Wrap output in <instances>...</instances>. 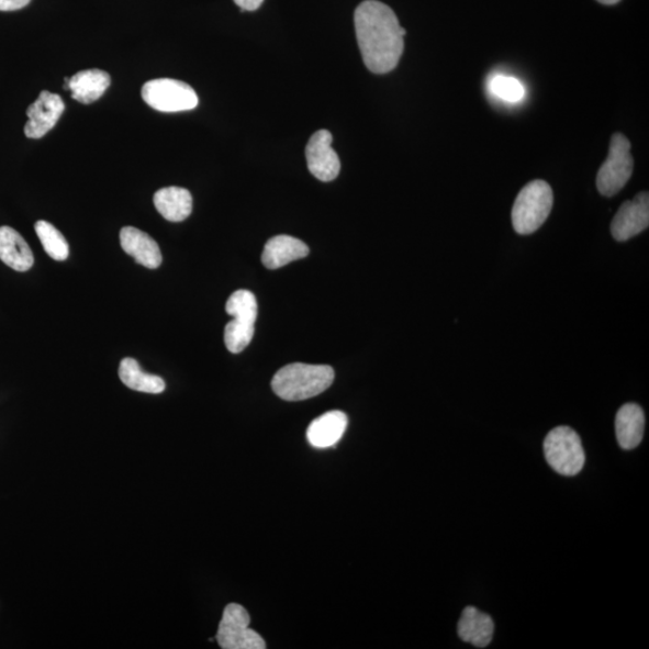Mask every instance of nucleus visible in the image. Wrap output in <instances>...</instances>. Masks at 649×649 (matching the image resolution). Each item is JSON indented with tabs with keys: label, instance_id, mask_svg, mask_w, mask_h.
Returning <instances> with one entry per match:
<instances>
[{
	"label": "nucleus",
	"instance_id": "2eb2a0df",
	"mask_svg": "<svg viewBox=\"0 0 649 649\" xmlns=\"http://www.w3.org/2000/svg\"><path fill=\"white\" fill-rule=\"evenodd\" d=\"M348 426V416L339 411L325 413L314 419L307 429V439L312 447L326 449L334 447L343 436Z\"/></svg>",
	"mask_w": 649,
	"mask_h": 649
},
{
	"label": "nucleus",
	"instance_id": "f8f14e48",
	"mask_svg": "<svg viewBox=\"0 0 649 649\" xmlns=\"http://www.w3.org/2000/svg\"><path fill=\"white\" fill-rule=\"evenodd\" d=\"M123 250L138 265L156 270L163 262L159 245L148 234L134 226H125L120 234Z\"/></svg>",
	"mask_w": 649,
	"mask_h": 649
},
{
	"label": "nucleus",
	"instance_id": "ddd939ff",
	"mask_svg": "<svg viewBox=\"0 0 649 649\" xmlns=\"http://www.w3.org/2000/svg\"><path fill=\"white\" fill-rule=\"evenodd\" d=\"M310 248L299 238L281 235L272 237L265 245L262 264L267 269L277 270L281 267L307 257Z\"/></svg>",
	"mask_w": 649,
	"mask_h": 649
},
{
	"label": "nucleus",
	"instance_id": "412c9836",
	"mask_svg": "<svg viewBox=\"0 0 649 649\" xmlns=\"http://www.w3.org/2000/svg\"><path fill=\"white\" fill-rule=\"evenodd\" d=\"M35 233L49 258L56 261H66L69 258L68 240L56 226L46 221H40L35 224Z\"/></svg>",
	"mask_w": 649,
	"mask_h": 649
},
{
	"label": "nucleus",
	"instance_id": "423d86ee",
	"mask_svg": "<svg viewBox=\"0 0 649 649\" xmlns=\"http://www.w3.org/2000/svg\"><path fill=\"white\" fill-rule=\"evenodd\" d=\"M634 171L631 144L623 134L611 138L608 157L596 176V188L606 198L620 192L629 182Z\"/></svg>",
	"mask_w": 649,
	"mask_h": 649
},
{
	"label": "nucleus",
	"instance_id": "9b49d317",
	"mask_svg": "<svg viewBox=\"0 0 649 649\" xmlns=\"http://www.w3.org/2000/svg\"><path fill=\"white\" fill-rule=\"evenodd\" d=\"M65 110L60 96L43 91L27 110L30 121L24 126L25 136L42 138L54 128Z\"/></svg>",
	"mask_w": 649,
	"mask_h": 649
},
{
	"label": "nucleus",
	"instance_id": "b1692460",
	"mask_svg": "<svg viewBox=\"0 0 649 649\" xmlns=\"http://www.w3.org/2000/svg\"><path fill=\"white\" fill-rule=\"evenodd\" d=\"M234 2L242 11H256L261 7L264 0H234Z\"/></svg>",
	"mask_w": 649,
	"mask_h": 649
},
{
	"label": "nucleus",
	"instance_id": "dca6fc26",
	"mask_svg": "<svg viewBox=\"0 0 649 649\" xmlns=\"http://www.w3.org/2000/svg\"><path fill=\"white\" fill-rule=\"evenodd\" d=\"M645 424V413L639 404L623 405L615 423L619 447L625 450L638 448L644 438Z\"/></svg>",
	"mask_w": 649,
	"mask_h": 649
},
{
	"label": "nucleus",
	"instance_id": "a211bd4d",
	"mask_svg": "<svg viewBox=\"0 0 649 649\" xmlns=\"http://www.w3.org/2000/svg\"><path fill=\"white\" fill-rule=\"evenodd\" d=\"M157 211L165 220L180 223L193 211V197L189 190L180 187H168L158 190L153 198Z\"/></svg>",
	"mask_w": 649,
	"mask_h": 649
},
{
	"label": "nucleus",
	"instance_id": "aec40b11",
	"mask_svg": "<svg viewBox=\"0 0 649 649\" xmlns=\"http://www.w3.org/2000/svg\"><path fill=\"white\" fill-rule=\"evenodd\" d=\"M119 376L122 383L134 391L158 394L167 388L163 378L144 372L142 366L132 358L121 361Z\"/></svg>",
	"mask_w": 649,
	"mask_h": 649
},
{
	"label": "nucleus",
	"instance_id": "0eeeda50",
	"mask_svg": "<svg viewBox=\"0 0 649 649\" xmlns=\"http://www.w3.org/2000/svg\"><path fill=\"white\" fill-rule=\"evenodd\" d=\"M145 103L160 112H183L199 105L194 89L186 82L172 79H157L143 87Z\"/></svg>",
	"mask_w": 649,
	"mask_h": 649
},
{
	"label": "nucleus",
	"instance_id": "5701e85b",
	"mask_svg": "<svg viewBox=\"0 0 649 649\" xmlns=\"http://www.w3.org/2000/svg\"><path fill=\"white\" fill-rule=\"evenodd\" d=\"M30 3L31 0H0V11H16Z\"/></svg>",
	"mask_w": 649,
	"mask_h": 649
},
{
	"label": "nucleus",
	"instance_id": "1a4fd4ad",
	"mask_svg": "<svg viewBox=\"0 0 649 649\" xmlns=\"http://www.w3.org/2000/svg\"><path fill=\"white\" fill-rule=\"evenodd\" d=\"M334 136L328 131L316 132L305 147L311 174L323 182L336 180L340 171V161L333 148Z\"/></svg>",
	"mask_w": 649,
	"mask_h": 649
},
{
	"label": "nucleus",
	"instance_id": "9d476101",
	"mask_svg": "<svg viewBox=\"0 0 649 649\" xmlns=\"http://www.w3.org/2000/svg\"><path fill=\"white\" fill-rule=\"evenodd\" d=\"M649 225V195L642 192L623 203L611 224V233L618 242H626L646 231Z\"/></svg>",
	"mask_w": 649,
	"mask_h": 649
},
{
	"label": "nucleus",
	"instance_id": "4468645a",
	"mask_svg": "<svg viewBox=\"0 0 649 649\" xmlns=\"http://www.w3.org/2000/svg\"><path fill=\"white\" fill-rule=\"evenodd\" d=\"M0 260L18 272H27L34 265L27 242L10 226H0Z\"/></svg>",
	"mask_w": 649,
	"mask_h": 649
},
{
	"label": "nucleus",
	"instance_id": "7ed1b4c3",
	"mask_svg": "<svg viewBox=\"0 0 649 649\" xmlns=\"http://www.w3.org/2000/svg\"><path fill=\"white\" fill-rule=\"evenodd\" d=\"M553 208V192L549 183L536 180L521 190L514 203L512 220L515 232L530 235L539 231Z\"/></svg>",
	"mask_w": 649,
	"mask_h": 649
},
{
	"label": "nucleus",
	"instance_id": "f257e3e1",
	"mask_svg": "<svg viewBox=\"0 0 649 649\" xmlns=\"http://www.w3.org/2000/svg\"><path fill=\"white\" fill-rule=\"evenodd\" d=\"M356 37L363 63L374 74H388L399 66L405 30L393 10L378 0H366L354 15Z\"/></svg>",
	"mask_w": 649,
	"mask_h": 649
},
{
	"label": "nucleus",
	"instance_id": "6ab92c4d",
	"mask_svg": "<svg viewBox=\"0 0 649 649\" xmlns=\"http://www.w3.org/2000/svg\"><path fill=\"white\" fill-rule=\"evenodd\" d=\"M111 85L110 75L104 70L89 69L74 75L68 89L71 97L82 104H92L107 92Z\"/></svg>",
	"mask_w": 649,
	"mask_h": 649
},
{
	"label": "nucleus",
	"instance_id": "f03ea898",
	"mask_svg": "<svg viewBox=\"0 0 649 649\" xmlns=\"http://www.w3.org/2000/svg\"><path fill=\"white\" fill-rule=\"evenodd\" d=\"M335 380L331 366L291 363L276 373L272 389L278 398L289 402L310 400L325 392Z\"/></svg>",
	"mask_w": 649,
	"mask_h": 649
},
{
	"label": "nucleus",
	"instance_id": "4be33fe9",
	"mask_svg": "<svg viewBox=\"0 0 649 649\" xmlns=\"http://www.w3.org/2000/svg\"><path fill=\"white\" fill-rule=\"evenodd\" d=\"M490 91L506 103H517L525 97V87L515 78L504 75L494 76L490 82Z\"/></svg>",
	"mask_w": 649,
	"mask_h": 649
},
{
	"label": "nucleus",
	"instance_id": "393cba45",
	"mask_svg": "<svg viewBox=\"0 0 649 649\" xmlns=\"http://www.w3.org/2000/svg\"><path fill=\"white\" fill-rule=\"evenodd\" d=\"M596 2H600L604 5H615V4L619 3L620 0H596Z\"/></svg>",
	"mask_w": 649,
	"mask_h": 649
},
{
	"label": "nucleus",
	"instance_id": "f3484780",
	"mask_svg": "<svg viewBox=\"0 0 649 649\" xmlns=\"http://www.w3.org/2000/svg\"><path fill=\"white\" fill-rule=\"evenodd\" d=\"M457 631L462 641L485 648L492 642L494 623L488 614L481 613L474 606H468L458 622Z\"/></svg>",
	"mask_w": 649,
	"mask_h": 649
},
{
	"label": "nucleus",
	"instance_id": "20e7f679",
	"mask_svg": "<svg viewBox=\"0 0 649 649\" xmlns=\"http://www.w3.org/2000/svg\"><path fill=\"white\" fill-rule=\"evenodd\" d=\"M225 311L234 321L225 326L224 342L233 354L244 351L256 333L258 302L249 290H238L227 300Z\"/></svg>",
	"mask_w": 649,
	"mask_h": 649
},
{
	"label": "nucleus",
	"instance_id": "39448f33",
	"mask_svg": "<svg viewBox=\"0 0 649 649\" xmlns=\"http://www.w3.org/2000/svg\"><path fill=\"white\" fill-rule=\"evenodd\" d=\"M544 452L547 463L555 472L564 477L579 474L585 462L581 439L568 426H559L546 436Z\"/></svg>",
	"mask_w": 649,
	"mask_h": 649
},
{
	"label": "nucleus",
	"instance_id": "6e6552de",
	"mask_svg": "<svg viewBox=\"0 0 649 649\" xmlns=\"http://www.w3.org/2000/svg\"><path fill=\"white\" fill-rule=\"evenodd\" d=\"M249 625L248 611L238 604H228L216 633V641L223 649H265V640Z\"/></svg>",
	"mask_w": 649,
	"mask_h": 649
}]
</instances>
